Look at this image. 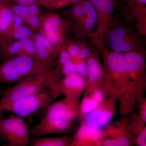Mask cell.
<instances>
[{
  "instance_id": "cell-38",
  "label": "cell",
  "mask_w": 146,
  "mask_h": 146,
  "mask_svg": "<svg viewBox=\"0 0 146 146\" xmlns=\"http://www.w3.org/2000/svg\"><path fill=\"white\" fill-rule=\"evenodd\" d=\"M3 4L0 1V9H1V7L2 5Z\"/></svg>"
},
{
  "instance_id": "cell-12",
  "label": "cell",
  "mask_w": 146,
  "mask_h": 146,
  "mask_svg": "<svg viewBox=\"0 0 146 146\" xmlns=\"http://www.w3.org/2000/svg\"><path fill=\"white\" fill-rule=\"evenodd\" d=\"M117 102L114 96L108 97L85 115L82 123L96 128L107 125L115 115Z\"/></svg>"
},
{
  "instance_id": "cell-10",
  "label": "cell",
  "mask_w": 146,
  "mask_h": 146,
  "mask_svg": "<svg viewBox=\"0 0 146 146\" xmlns=\"http://www.w3.org/2000/svg\"><path fill=\"white\" fill-rule=\"evenodd\" d=\"M75 130V125L72 121L61 119L46 113L41 121L29 131L31 135L38 138L51 134H69Z\"/></svg>"
},
{
  "instance_id": "cell-30",
  "label": "cell",
  "mask_w": 146,
  "mask_h": 146,
  "mask_svg": "<svg viewBox=\"0 0 146 146\" xmlns=\"http://www.w3.org/2000/svg\"><path fill=\"white\" fill-rule=\"evenodd\" d=\"M139 104V115L140 117L146 123V102L145 98L143 97L138 102Z\"/></svg>"
},
{
  "instance_id": "cell-34",
  "label": "cell",
  "mask_w": 146,
  "mask_h": 146,
  "mask_svg": "<svg viewBox=\"0 0 146 146\" xmlns=\"http://www.w3.org/2000/svg\"><path fill=\"white\" fill-rule=\"evenodd\" d=\"M126 3H137L146 4V0H123Z\"/></svg>"
},
{
  "instance_id": "cell-21",
  "label": "cell",
  "mask_w": 146,
  "mask_h": 146,
  "mask_svg": "<svg viewBox=\"0 0 146 146\" xmlns=\"http://www.w3.org/2000/svg\"><path fill=\"white\" fill-rule=\"evenodd\" d=\"M99 104L90 94L84 93L81 103L79 105V116L84 117L96 108Z\"/></svg>"
},
{
  "instance_id": "cell-39",
  "label": "cell",
  "mask_w": 146,
  "mask_h": 146,
  "mask_svg": "<svg viewBox=\"0 0 146 146\" xmlns=\"http://www.w3.org/2000/svg\"><path fill=\"white\" fill-rule=\"evenodd\" d=\"M2 136V135L1 132V130H0V137Z\"/></svg>"
},
{
  "instance_id": "cell-3",
  "label": "cell",
  "mask_w": 146,
  "mask_h": 146,
  "mask_svg": "<svg viewBox=\"0 0 146 146\" xmlns=\"http://www.w3.org/2000/svg\"><path fill=\"white\" fill-rule=\"evenodd\" d=\"M55 60L42 61L37 58L20 55L5 59L0 64V83L11 84L54 68Z\"/></svg>"
},
{
  "instance_id": "cell-9",
  "label": "cell",
  "mask_w": 146,
  "mask_h": 146,
  "mask_svg": "<svg viewBox=\"0 0 146 146\" xmlns=\"http://www.w3.org/2000/svg\"><path fill=\"white\" fill-rule=\"evenodd\" d=\"M86 63L88 74L84 89L98 88L104 91L109 97L113 96L110 82L98 54H91L86 60Z\"/></svg>"
},
{
  "instance_id": "cell-7",
  "label": "cell",
  "mask_w": 146,
  "mask_h": 146,
  "mask_svg": "<svg viewBox=\"0 0 146 146\" xmlns=\"http://www.w3.org/2000/svg\"><path fill=\"white\" fill-rule=\"evenodd\" d=\"M72 25V21L64 20L56 13H49L42 16L37 30L39 33L49 41L58 54L64 45L66 34Z\"/></svg>"
},
{
  "instance_id": "cell-5",
  "label": "cell",
  "mask_w": 146,
  "mask_h": 146,
  "mask_svg": "<svg viewBox=\"0 0 146 146\" xmlns=\"http://www.w3.org/2000/svg\"><path fill=\"white\" fill-rule=\"evenodd\" d=\"M60 80L36 94L6 105L0 109V112L7 111L25 117L39 109L48 107L54 100L62 95L60 88Z\"/></svg>"
},
{
  "instance_id": "cell-22",
  "label": "cell",
  "mask_w": 146,
  "mask_h": 146,
  "mask_svg": "<svg viewBox=\"0 0 146 146\" xmlns=\"http://www.w3.org/2000/svg\"><path fill=\"white\" fill-rule=\"evenodd\" d=\"M20 41L22 46V52L21 55L36 58V48L33 37L31 39Z\"/></svg>"
},
{
  "instance_id": "cell-24",
  "label": "cell",
  "mask_w": 146,
  "mask_h": 146,
  "mask_svg": "<svg viewBox=\"0 0 146 146\" xmlns=\"http://www.w3.org/2000/svg\"><path fill=\"white\" fill-rule=\"evenodd\" d=\"M42 16L41 14L30 16L23 19L25 23L29 25L32 29H38L42 21Z\"/></svg>"
},
{
  "instance_id": "cell-40",
  "label": "cell",
  "mask_w": 146,
  "mask_h": 146,
  "mask_svg": "<svg viewBox=\"0 0 146 146\" xmlns=\"http://www.w3.org/2000/svg\"><path fill=\"white\" fill-rule=\"evenodd\" d=\"M0 84H1V83H0ZM1 86H0V96H1Z\"/></svg>"
},
{
  "instance_id": "cell-35",
  "label": "cell",
  "mask_w": 146,
  "mask_h": 146,
  "mask_svg": "<svg viewBox=\"0 0 146 146\" xmlns=\"http://www.w3.org/2000/svg\"><path fill=\"white\" fill-rule=\"evenodd\" d=\"M44 1V0H43ZM46 2H47V4L49 3V5L50 7H54L56 1V0H45Z\"/></svg>"
},
{
  "instance_id": "cell-32",
  "label": "cell",
  "mask_w": 146,
  "mask_h": 146,
  "mask_svg": "<svg viewBox=\"0 0 146 146\" xmlns=\"http://www.w3.org/2000/svg\"><path fill=\"white\" fill-rule=\"evenodd\" d=\"M29 16L40 14L39 7L36 5L34 4L29 5Z\"/></svg>"
},
{
  "instance_id": "cell-15",
  "label": "cell",
  "mask_w": 146,
  "mask_h": 146,
  "mask_svg": "<svg viewBox=\"0 0 146 146\" xmlns=\"http://www.w3.org/2000/svg\"><path fill=\"white\" fill-rule=\"evenodd\" d=\"M86 79L77 72L65 76L64 78L60 80L61 94L68 100L78 101L85 89Z\"/></svg>"
},
{
  "instance_id": "cell-1",
  "label": "cell",
  "mask_w": 146,
  "mask_h": 146,
  "mask_svg": "<svg viewBox=\"0 0 146 146\" xmlns=\"http://www.w3.org/2000/svg\"><path fill=\"white\" fill-rule=\"evenodd\" d=\"M145 53L102 52V65L122 116L131 113L143 98L146 89Z\"/></svg>"
},
{
  "instance_id": "cell-16",
  "label": "cell",
  "mask_w": 146,
  "mask_h": 146,
  "mask_svg": "<svg viewBox=\"0 0 146 146\" xmlns=\"http://www.w3.org/2000/svg\"><path fill=\"white\" fill-rule=\"evenodd\" d=\"M46 114L61 119L72 121L79 115L78 101L65 98L52 103L47 107Z\"/></svg>"
},
{
  "instance_id": "cell-6",
  "label": "cell",
  "mask_w": 146,
  "mask_h": 146,
  "mask_svg": "<svg viewBox=\"0 0 146 146\" xmlns=\"http://www.w3.org/2000/svg\"><path fill=\"white\" fill-rule=\"evenodd\" d=\"M96 9L97 27L90 35L91 42L99 50H106V37L112 19L115 0H89Z\"/></svg>"
},
{
  "instance_id": "cell-28",
  "label": "cell",
  "mask_w": 146,
  "mask_h": 146,
  "mask_svg": "<svg viewBox=\"0 0 146 146\" xmlns=\"http://www.w3.org/2000/svg\"><path fill=\"white\" fill-rule=\"evenodd\" d=\"M60 70L65 76L76 72V64L72 61L70 63L60 67Z\"/></svg>"
},
{
  "instance_id": "cell-18",
  "label": "cell",
  "mask_w": 146,
  "mask_h": 146,
  "mask_svg": "<svg viewBox=\"0 0 146 146\" xmlns=\"http://www.w3.org/2000/svg\"><path fill=\"white\" fill-rule=\"evenodd\" d=\"M33 39L36 48V58L46 62L54 60L58 53L49 41L39 33L34 34Z\"/></svg>"
},
{
  "instance_id": "cell-13",
  "label": "cell",
  "mask_w": 146,
  "mask_h": 146,
  "mask_svg": "<svg viewBox=\"0 0 146 146\" xmlns=\"http://www.w3.org/2000/svg\"><path fill=\"white\" fill-rule=\"evenodd\" d=\"M119 7L124 21L128 24L134 25L138 33L146 36V4L127 3Z\"/></svg>"
},
{
  "instance_id": "cell-23",
  "label": "cell",
  "mask_w": 146,
  "mask_h": 146,
  "mask_svg": "<svg viewBox=\"0 0 146 146\" xmlns=\"http://www.w3.org/2000/svg\"><path fill=\"white\" fill-rule=\"evenodd\" d=\"M65 46L70 55L72 61L73 62L75 63L79 60V54L80 50V44L75 42H71L69 43L67 46Z\"/></svg>"
},
{
  "instance_id": "cell-19",
  "label": "cell",
  "mask_w": 146,
  "mask_h": 146,
  "mask_svg": "<svg viewBox=\"0 0 146 146\" xmlns=\"http://www.w3.org/2000/svg\"><path fill=\"white\" fill-rule=\"evenodd\" d=\"M73 135L60 137H40L32 141L33 146H70Z\"/></svg>"
},
{
  "instance_id": "cell-8",
  "label": "cell",
  "mask_w": 146,
  "mask_h": 146,
  "mask_svg": "<svg viewBox=\"0 0 146 146\" xmlns=\"http://www.w3.org/2000/svg\"><path fill=\"white\" fill-rule=\"evenodd\" d=\"M0 112V130L9 146H26L29 140V129L24 117L15 114L3 119Z\"/></svg>"
},
{
  "instance_id": "cell-26",
  "label": "cell",
  "mask_w": 146,
  "mask_h": 146,
  "mask_svg": "<svg viewBox=\"0 0 146 146\" xmlns=\"http://www.w3.org/2000/svg\"><path fill=\"white\" fill-rule=\"evenodd\" d=\"M58 55H59L58 63L60 67L66 65L72 61V58L66 50L64 45L61 48Z\"/></svg>"
},
{
  "instance_id": "cell-31",
  "label": "cell",
  "mask_w": 146,
  "mask_h": 146,
  "mask_svg": "<svg viewBox=\"0 0 146 146\" xmlns=\"http://www.w3.org/2000/svg\"><path fill=\"white\" fill-rule=\"evenodd\" d=\"M25 23V22H24V20L23 18H21L20 16H18V15L14 14V15H13V24H12V27H11V29L9 32L11 31L12 30L17 28L23 25H24Z\"/></svg>"
},
{
  "instance_id": "cell-29",
  "label": "cell",
  "mask_w": 146,
  "mask_h": 146,
  "mask_svg": "<svg viewBox=\"0 0 146 146\" xmlns=\"http://www.w3.org/2000/svg\"><path fill=\"white\" fill-rule=\"evenodd\" d=\"M92 54L89 48L84 44H80L79 58L80 60H86Z\"/></svg>"
},
{
  "instance_id": "cell-33",
  "label": "cell",
  "mask_w": 146,
  "mask_h": 146,
  "mask_svg": "<svg viewBox=\"0 0 146 146\" xmlns=\"http://www.w3.org/2000/svg\"><path fill=\"white\" fill-rule=\"evenodd\" d=\"M18 4L29 5L34 4L36 0H15Z\"/></svg>"
},
{
  "instance_id": "cell-36",
  "label": "cell",
  "mask_w": 146,
  "mask_h": 146,
  "mask_svg": "<svg viewBox=\"0 0 146 146\" xmlns=\"http://www.w3.org/2000/svg\"><path fill=\"white\" fill-rule=\"evenodd\" d=\"M82 1V0H68L69 3H70V4L72 3L73 4L74 3H76L80 2H81Z\"/></svg>"
},
{
  "instance_id": "cell-17",
  "label": "cell",
  "mask_w": 146,
  "mask_h": 146,
  "mask_svg": "<svg viewBox=\"0 0 146 146\" xmlns=\"http://www.w3.org/2000/svg\"><path fill=\"white\" fill-rule=\"evenodd\" d=\"M84 16L82 23L78 28L74 31L76 36L81 39L90 37L97 25L96 9L89 0L82 2Z\"/></svg>"
},
{
  "instance_id": "cell-11",
  "label": "cell",
  "mask_w": 146,
  "mask_h": 146,
  "mask_svg": "<svg viewBox=\"0 0 146 146\" xmlns=\"http://www.w3.org/2000/svg\"><path fill=\"white\" fill-rule=\"evenodd\" d=\"M121 120L112 125H108L103 130V146H129L134 145V139L128 128L127 118Z\"/></svg>"
},
{
  "instance_id": "cell-20",
  "label": "cell",
  "mask_w": 146,
  "mask_h": 146,
  "mask_svg": "<svg viewBox=\"0 0 146 146\" xmlns=\"http://www.w3.org/2000/svg\"><path fill=\"white\" fill-rule=\"evenodd\" d=\"M14 13L11 8L2 4L0 9V38L10 31L13 24Z\"/></svg>"
},
{
  "instance_id": "cell-25",
  "label": "cell",
  "mask_w": 146,
  "mask_h": 146,
  "mask_svg": "<svg viewBox=\"0 0 146 146\" xmlns=\"http://www.w3.org/2000/svg\"><path fill=\"white\" fill-rule=\"evenodd\" d=\"M11 8L14 14L20 16L24 19L29 16V5L18 4L13 6Z\"/></svg>"
},
{
  "instance_id": "cell-4",
  "label": "cell",
  "mask_w": 146,
  "mask_h": 146,
  "mask_svg": "<svg viewBox=\"0 0 146 146\" xmlns=\"http://www.w3.org/2000/svg\"><path fill=\"white\" fill-rule=\"evenodd\" d=\"M141 35L124 21L113 18L108 32L106 44L114 52H146Z\"/></svg>"
},
{
  "instance_id": "cell-2",
  "label": "cell",
  "mask_w": 146,
  "mask_h": 146,
  "mask_svg": "<svg viewBox=\"0 0 146 146\" xmlns=\"http://www.w3.org/2000/svg\"><path fill=\"white\" fill-rule=\"evenodd\" d=\"M59 68L44 71L18 80L15 85L1 91L0 109L6 105L36 94L60 80Z\"/></svg>"
},
{
  "instance_id": "cell-37",
  "label": "cell",
  "mask_w": 146,
  "mask_h": 146,
  "mask_svg": "<svg viewBox=\"0 0 146 146\" xmlns=\"http://www.w3.org/2000/svg\"><path fill=\"white\" fill-rule=\"evenodd\" d=\"M3 61V59L2 57L1 56V54H0V61Z\"/></svg>"
},
{
  "instance_id": "cell-27",
  "label": "cell",
  "mask_w": 146,
  "mask_h": 146,
  "mask_svg": "<svg viewBox=\"0 0 146 146\" xmlns=\"http://www.w3.org/2000/svg\"><path fill=\"white\" fill-rule=\"evenodd\" d=\"M76 71V72L83 76L84 78H87L88 74V68L86 60H79L75 63Z\"/></svg>"
},
{
  "instance_id": "cell-14",
  "label": "cell",
  "mask_w": 146,
  "mask_h": 146,
  "mask_svg": "<svg viewBox=\"0 0 146 146\" xmlns=\"http://www.w3.org/2000/svg\"><path fill=\"white\" fill-rule=\"evenodd\" d=\"M103 137V130L82 123L73 135L70 146H100Z\"/></svg>"
}]
</instances>
